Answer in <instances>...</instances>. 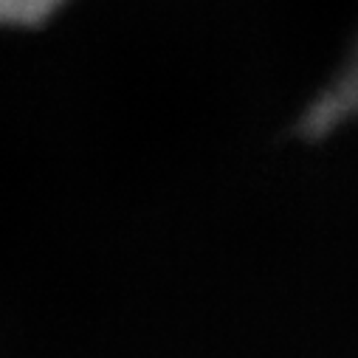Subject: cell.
I'll use <instances>...</instances> for the list:
<instances>
[{"label":"cell","instance_id":"obj_1","mask_svg":"<svg viewBox=\"0 0 358 358\" xmlns=\"http://www.w3.org/2000/svg\"><path fill=\"white\" fill-rule=\"evenodd\" d=\"M65 0H0V23L31 26L57 12Z\"/></svg>","mask_w":358,"mask_h":358}]
</instances>
